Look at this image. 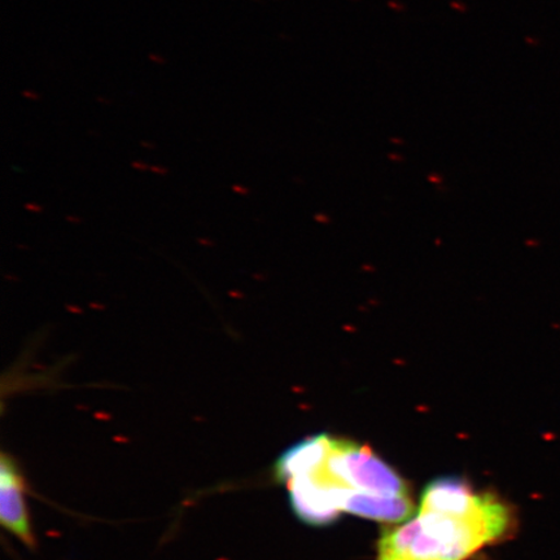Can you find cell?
I'll return each instance as SVG.
<instances>
[{"label": "cell", "mask_w": 560, "mask_h": 560, "mask_svg": "<svg viewBox=\"0 0 560 560\" xmlns=\"http://www.w3.org/2000/svg\"><path fill=\"white\" fill-rule=\"evenodd\" d=\"M311 476L325 485L382 495H409L406 481L370 447L332 439L327 457ZM303 478V476H301Z\"/></svg>", "instance_id": "6da1fadb"}, {"label": "cell", "mask_w": 560, "mask_h": 560, "mask_svg": "<svg viewBox=\"0 0 560 560\" xmlns=\"http://www.w3.org/2000/svg\"><path fill=\"white\" fill-rule=\"evenodd\" d=\"M25 485L16 462L2 455L0 465V521L3 527L30 548H34V536L25 503Z\"/></svg>", "instance_id": "7a4b0ae2"}, {"label": "cell", "mask_w": 560, "mask_h": 560, "mask_svg": "<svg viewBox=\"0 0 560 560\" xmlns=\"http://www.w3.org/2000/svg\"><path fill=\"white\" fill-rule=\"evenodd\" d=\"M336 506L340 511L377 522L398 523L415 514L409 495H382L332 486Z\"/></svg>", "instance_id": "3957f363"}, {"label": "cell", "mask_w": 560, "mask_h": 560, "mask_svg": "<svg viewBox=\"0 0 560 560\" xmlns=\"http://www.w3.org/2000/svg\"><path fill=\"white\" fill-rule=\"evenodd\" d=\"M285 485L289 486L292 510L301 521L320 527L338 520L340 510L336 506L332 486L311 476L292 479Z\"/></svg>", "instance_id": "277c9868"}, {"label": "cell", "mask_w": 560, "mask_h": 560, "mask_svg": "<svg viewBox=\"0 0 560 560\" xmlns=\"http://www.w3.org/2000/svg\"><path fill=\"white\" fill-rule=\"evenodd\" d=\"M330 440V436L318 435L307 438L291 446L277 460V478L280 481L289 482L317 471L327 457Z\"/></svg>", "instance_id": "5b68a950"}, {"label": "cell", "mask_w": 560, "mask_h": 560, "mask_svg": "<svg viewBox=\"0 0 560 560\" xmlns=\"http://www.w3.org/2000/svg\"><path fill=\"white\" fill-rule=\"evenodd\" d=\"M149 60L151 62H153V65H158V66H165L166 65V59L164 58V56L160 55V54H156V52L149 54Z\"/></svg>", "instance_id": "8992f818"}, {"label": "cell", "mask_w": 560, "mask_h": 560, "mask_svg": "<svg viewBox=\"0 0 560 560\" xmlns=\"http://www.w3.org/2000/svg\"><path fill=\"white\" fill-rule=\"evenodd\" d=\"M25 97V100L30 101H39L40 95L38 93H35L33 90H24L23 93H21Z\"/></svg>", "instance_id": "52a82bcc"}, {"label": "cell", "mask_w": 560, "mask_h": 560, "mask_svg": "<svg viewBox=\"0 0 560 560\" xmlns=\"http://www.w3.org/2000/svg\"><path fill=\"white\" fill-rule=\"evenodd\" d=\"M96 102L104 104V105H109L112 103L109 100H107V97H103V96H97Z\"/></svg>", "instance_id": "ba28073f"}]
</instances>
